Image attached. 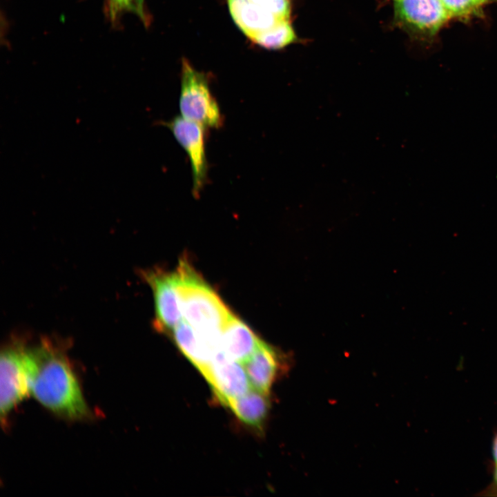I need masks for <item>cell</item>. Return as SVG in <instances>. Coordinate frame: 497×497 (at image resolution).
Returning <instances> with one entry per match:
<instances>
[{
    "mask_svg": "<svg viewBox=\"0 0 497 497\" xmlns=\"http://www.w3.org/2000/svg\"><path fill=\"white\" fill-rule=\"evenodd\" d=\"M30 393L46 409L70 420L88 419L90 410L65 349L43 338L28 348Z\"/></svg>",
    "mask_w": 497,
    "mask_h": 497,
    "instance_id": "1",
    "label": "cell"
},
{
    "mask_svg": "<svg viewBox=\"0 0 497 497\" xmlns=\"http://www.w3.org/2000/svg\"><path fill=\"white\" fill-rule=\"evenodd\" d=\"M174 274L182 317L206 339L220 344L232 313L186 260L180 261Z\"/></svg>",
    "mask_w": 497,
    "mask_h": 497,
    "instance_id": "2",
    "label": "cell"
},
{
    "mask_svg": "<svg viewBox=\"0 0 497 497\" xmlns=\"http://www.w3.org/2000/svg\"><path fill=\"white\" fill-rule=\"evenodd\" d=\"M179 108L181 116L205 127L220 128L223 123L219 105L211 92L204 73L183 59Z\"/></svg>",
    "mask_w": 497,
    "mask_h": 497,
    "instance_id": "3",
    "label": "cell"
},
{
    "mask_svg": "<svg viewBox=\"0 0 497 497\" xmlns=\"http://www.w3.org/2000/svg\"><path fill=\"white\" fill-rule=\"evenodd\" d=\"M28 347L19 340L10 342L0 357V414L6 423L10 412L30 393Z\"/></svg>",
    "mask_w": 497,
    "mask_h": 497,
    "instance_id": "4",
    "label": "cell"
},
{
    "mask_svg": "<svg viewBox=\"0 0 497 497\" xmlns=\"http://www.w3.org/2000/svg\"><path fill=\"white\" fill-rule=\"evenodd\" d=\"M142 276L153 294L155 328L170 335L182 316L174 272L154 269L142 271Z\"/></svg>",
    "mask_w": 497,
    "mask_h": 497,
    "instance_id": "5",
    "label": "cell"
},
{
    "mask_svg": "<svg viewBox=\"0 0 497 497\" xmlns=\"http://www.w3.org/2000/svg\"><path fill=\"white\" fill-rule=\"evenodd\" d=\"M161 124L170 130L175 139L186 153L192 169V192L195 197H199L206 182L208 172L205 126L182 116H176Z\"/></svg>",
    "mask_w": 497,
    "mask_h": 497,
    "instance_id": "6",
    "label": "cell"
},
{
    "mask_svg": "<svg viewBox=\"0 0 497 497\" xmlns=\"http://www.w3.org/2000/svg\"><path fill=\"white\" fill-rule=\"evenodd\" d=\"M240 362L226 356L222 350L213 358L208 367L202 374L208 382L216 398L226 406L250 390L245 369Z\"/></svg>",
    "mask_w": 497,
    "mask_h": 497,
    "instance_id": "7",
    "label": "cell"
},
{
    "mask_svg": "<svg viewBox=\"0 0 497 497\" xmlns=\"http://www.w3.org/2000/svg\"><path fill=\"white\" fill-rule=\"evenodd\" d=\"M396 21L409 30L436 32L449 15L440 0H394Z\"/></svg>",
    "mask_w": 497,
    "mask_h": 497,
    "instance_id": "8",
    "label": "cell"
},
{
    "mask_svg": "<svg viewBox=\"0 0 497 497\" xmlns=\"http://www.w3.org/2000/svg\"><path fill=\"white\" fill-rule=\"evenodd\" d=\"M284 361L282 354L276 349L261 340L256 350L243 365L252 387L269 395L283 368Z\"/></svg>",
    "mask_w": 497,
    "mask_h": 497,
    "instance_id": "9",
    "label": "cell"
},
{
    "mask_svg": "<svg viewBox=\"0 0 497 497\" xmlns=\"http://www.w3.org/2000/svg\"><path fill=\"white\" fill-rule=\"evenodd\" d=\"M260 342L253 331L233 313L221 333V350L231 359L242 364L254 353Z\"/></svg>",
    "mask_w": 497,
    "mask_h": 497,
    "instance_id": "10",
    "label": "cell"
},
{
    "mask_svg": "<svg viewBox=\"0 0 497 497\" xmlns=\"http://www.w3.org/2000/svg\"><path fill=\"white\" fill-rule=\"evenodd\" d=\"M171 335L177 347L202 374L220 351L186 321H181Z\"/></svg>",
    "mask_w": 497,
    "mask_h": 497,
    "instance_id": "11",
    "label": "cell"
},
{
    "mask_svg": "<svg viewBox=\"0 0 497 497\" xmlns=\"http://www.w3.org/2000/svg\"><path fill=\"white\" fill-rule=\"evenodd\" d=\"M230 13L238 28L250 39L285 21L250 0H227Z\"/></svg>",
    "mask_w": 497,
    "mask_h": 497,
    "instance_id": "12",
    "label": "cell"
},
{
    "mask_svg": "<svg viewBox=\"0 0 497 497\" xmlns=\"http://www.w3.org/2000/svg\"><path fill=\"white\" fill-rule=\"evenodd\" d=\"M226 406L242 422L261 431L269 413L270 401L268 394L255 389L231 400Z\"/></svg>",
    "mask_w": 497,
    "mask_h": 497,
    "instance_id": "13",
    "label": "cell"
},
{
    "mask_svg": "<svg viewBox=\"0 0 497 497\" xmlns=\"http://www.w3.org/2000/svg\"><path fill=\"white\" fill-rule=\"evenodd\" d=\"M295 39L296 36L291 25L289 20H285L257 35L252 41L267 49H279L291 43Z\"/></svg>",
    "mask_w": 497,
    "mask_h": 497,
    "instance_id": "14",
    "label": "cell"
},
{
    "mask_svg": "<svg viewBox=\"0 0 497 497\" xmlns=\"http://www.w3.org/2000/svg\"><path fill=\"white\" fill-rule=\"evenodd\" d=\"M449 17H462L469 14L486 0H440Z\"/></svg>",
    "mask_w": 497,
    "mask_h": 497,
    "instance_id": "15",
    "label": "cell"
},
{
    "mask_svg": "<svg viewBox=\"0 0 497 497\" xmlns=\"http://www.w3.org/2000/svg\"><path fill=\"white\" fill-rule=\"evenodd\" d=\"M261 8L271 12L281 20H289L291 5L289 0H250Z\"/></svg>",
    "mask_w": 497,
    "mask_h": 497,
    "instance_id": "16",
    "label": "cell"
},
{
    "mask_svg": "<svg viewBox=\"0 0 497 497\" xmlns=\"http://www.w3.org/2000/svg\"><path fill=\"white\" fill-rule=\"evenodd\" d=\"M111 12L116 14L119 11H132L145 19L144 0H109Z\"/></svg>",
    "mask_w": 497,
    "mask_h": 497,
    "instance_id": "17",
    "label": "cell"
},
{
    "mask_svg": "<svg viewBox=\"0 0 497 497\" xmlns=\"http://www.w3.org/2000/svg\"><path fill=\"white\" fill-rule=\"evenodd\" d=\"M489 469L491 474V481L487 486L478 491L476 496L497 497V467Z\"/></svg>",
    "mask_w": 497,
    "mask_h": 497,
    "instance_id": "18",
    "label": "cell"
},
{
    "mask_svg": "<svg viewBox=\"0 0 497 497\" xmlns=\"http://www.w3.org/2000/svg\"><path fill=\"white\" fill-rule=\"evenodd\" d=\"M497 467V431L495 432L491 445V460L489 469Z\"/></svg>",
    "mask_w": 497,
    "mask_h": 497,
    "instance_id": "19",
    "label": "cell"
}]
</instances>
